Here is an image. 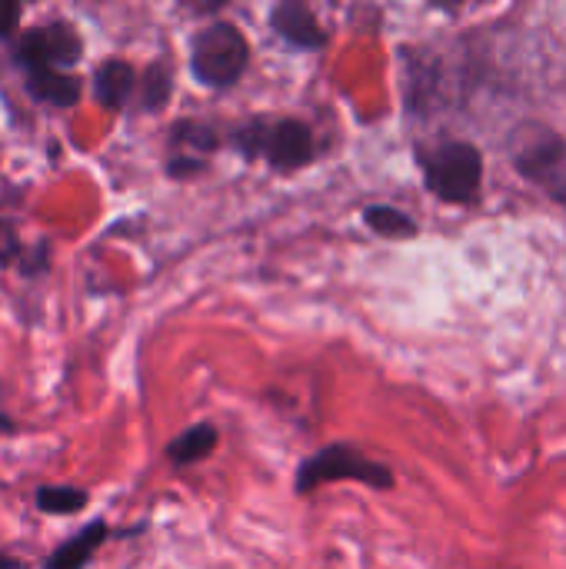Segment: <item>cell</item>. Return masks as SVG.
I'll return each instance as SVG.
<instances>
[{
    "label": "cell",
    "mask_w": 566,
    "mask_h": 569,
    "mask_svg": "<svg viewBox=\"0 0 566 569\" xmlns=\"http://www.w3.org/2000/svg\"><path fill=\"white\" fill-rule=\"evenodd\" d=\"M227 143L244 160H264L277 173H294L314 163V130L297 117H250L227 133Z\"/></svg>",
    "instance_id": "1"
},
{
    "label": "cell",
    "mask_w": 566,
    "mask_h": 569,
    "mask_svg": "<svg viewBox=\"0 0 566 569\" xmlns=\"http://www.w3.org/2000/svg\"><path fill=\"white\" fill-rule=\"evenodd\" d=\"M417 167L427 193L450 207H470L484 193V153L470 140H440L417 147Z\"/></svg>",
    "instance_id": "2"
},
{
    "label": "cell",
    "mask_w": 566,
    "mask_h": 569,
    "mask_svg": "<svg viewBox=\"0 0 566 569\" xmlns=\"http://www.w3.org/2000/svg\"><path fill=\"white\" fill-rule=\"evenodd\" d=\"M507 153L514 170L540 187L554 203L566 207V140L540 120H524L510 130Z\"/></svg>",
    "instance_id": "3"
},
{
    "label": "cell",
    "mask_w": 566,
    "mask_h": 569,
    "mask_svg": "<svg viewBox=\"0 0 566 569\" xmlns=\"http://www.w3.org/2000/svg\"><path fill=\"white\" fill-rule=\"evenodd\" d=\"M250 63V40L230 20H210L190 37V73L207 90H230Z\"/></svg>",
    "instance_id": "4"
},
{
    "label": "cell",
    "mask_w": 566,
    "mask_h": 569,
    "mask_svg": "<svg viewBox=\"0 0 566 569\" xmlns=\"http://www.w3.org/2000/svg\"><path fill=\"white\" fill-rule=\"evenodd\" d=\"M340 480L364 483V487H370V490H394V487H397V477H394V470H390L384 460L367 457V453H364L360 447H354V443H330V447L310 453V457L297 467L294 493L310 497L314 490H320V487H327V483H340Z\"/></svg>",
    "instance_id": "5"
},
{
    "label": "cell",
    "mask_w": 566,
    "mask_h": 569,
    "mask_svg": "<svg viewBox=\"0 0 566 569\" xmlns=\"http://www.w3.org/2000/svg\"><path fill=\"white\" fill-rule=\"evenodd\" d=\"M83 57V37L73 20L53 17L47 23H37L17 37L13 47V63L30 73V70H63L73 73V67Z\"/></svg>",
    "instance_id": "6"
},
{
    "label": "cell",
    "mask_w": 566,
    "mask_h": 569,
    "mask_svg": "<svg viewBox=\"0 0 566 569\" xmlns=\"http://www.w3.org/2000/svg\"><path fill=\"white\" fill-rule=\"evenodd\" d=\"M224 137L217 130V123L210 120H197V117H183L170 127L167 133V177L170 180H193L200 173L210 170V157L220 150Z\"/></svg>",
    "instance_id": "7"
},
{
    "label": "cell",
    "mask_w": 566,
    "mask_h": 569,
    "mask_svg": "<svg viewBox=\"0 0 566 569\" xmlns=\"http://www.w3.org/2000/svg\"><path fill=\"white\" fill-rule=\"evenodd\" d=\"M270 27L297 50H320L327 43V30L320 27L317 13L304 0H280L270 10Z\"/></svg>",
    "instance_id": "8"
},
{
    "label": "cell",
    "mask_w": 566,
    "mask_h": 569,
    "mask_svg": "<svg viewBox=\"0 0 566 569\" xmlns=\"http://www.w3.org/2000/svg\"><path fill=\"white\" fill-rule=\"evenodd\" d=\"M137 83H140L137 70H133L127 60L110 57V60H103V63L97 67V73H93V97H97V103H100L103 110L117 113V110H123V107L137 97Z\"/></svg>",
    "instance_id": "9"
},
{
    "label": "cell",
    "mask_w": 566,
    "mask_h": 569,
    "mask_svg": "<svg viewBox=\"0 0 566 569\" xmlns=\"http://www.w3.org/2000/svg\"><path fill=\"white\" fill-rule=\"evenodd\" d=\"M23 87L33 103H47L57 110L77 107L83 97V80L77 73H63V70H30V73H23Z\"/></svg>",
    "instance_id": "10"
},
{
    "label": "cell",
    "mask_w": 566,
    "mask_h": 569,
    "mask_svg": "<svg viewBox=\"0 0 566 569\" xmlns=\"http://www.w3.org/2000/svg\"><path fill=\"white\" fill-rule=\"evenodd\" d=\"M110 540V523L107 520H93L83 530H77L70 540H63L50 557L43 569H87V563L93 560V553Z\"/></svg>",
    "instance_id": "11"
},
{
    "label": "cell",
    "mask_w": 566,
    "mask_h": 569,
    "mask_svg": "<svg viewBox=\"0 0 566 569\" xmlns=\"http://www.w3.org/2000/svg\"><path fill=\"white\" fill-rule=\"evenodd\" d=\"M217 443H220V430L214 423H193L183 433H177L163 453L173 467H193V463H203L217 450Z\"/></svg>",
    "instance_id": "12"
},
{
    "label": "cell",
    "mask_w": 566,
    "mask_h": 569,
    "mask_svg": "<svg viewBox=\"0 0 566 569\" xmlns=\"http://www.w3.org/2000/svg\"><path fill=\"white\" fill-rule=\"evenodd\" d=\"M360 217H364L367 230H374L377 237H387V240H414L420 233V223L407 210L390 207V203H367Z\"/></svg>",
    "instance_id": "13"
},
{
    "label": "cell",
    "mask_w": 566,
    "mask_h": 569,
    "mask_svg": "<svg viewBox=\"0 0 566 569\" xmlns=\"http://www.w3.org/2000/svg\"><path fill=\"white\" fill-rule=\"evenodd\" d=\"M173 97V70L167 60H153L137 83V110L140 113H160Z\"/></svg>",
    "instance_id": "14"
},
{
    "label": "cell",
    "mask_w": 566,
    "mask_h": 569,
    "mask_svg": "<svg viewBox=\"0 0 566 569\" xmlns=\"http://www.w3.org/2000/svg\"><path fill=\"white\" fill-rule=\"evenodd\" d=\"M33 503L47 517H70V513H80L83 507H90V493L83 487H70V483H47L33 493Z\"/></svg>",
    "instance_id": "15"
},
{
    "label": "cell",
    "mask_w": 566,
    "mask_h": 569,
    "mask_svg": "<svg viewBox=\"0 0 566 569\" xmlns=\"http://www.w3.org/2000/svg\"><path fill=\"white\" fill-rule=\"evenodd\" d=\"M17 270H20L27 280L43 277V273L50 270V240H40V243H33L30 250H23V257H20Z\"/></svg>",
    "instance_id": "16"
},
{
    "label": "cell",
    "mask_w": 566,
    "mask_h": 569,
    "mask_svg": "<svg viewBox=\"0 0 566 569\" xmlns=\"http://www.w3.org/2000/svg\"><path fill=\"white\" fill-rule=\"evenodd\" d=\"M23 250H27V247L20 243L13 220L0 217V267H17L20 257H23Z\"/></svg>",
    "instance_id": "17"
},
{
    "label": "cell",
    "mask_w": 566,
    "mask_h": 569,
    "mask_svg": "<svg viewBox=\"0 0 566 569\" xmlns=\"http://www.w3.org/2000/svg\"><path fill=\"white\" fill-rule=\"evenodd\" d=\"M23 20V7L17 0H0V40H10Z\"/></svg>",
    "instance_id": "18"
},
{
    "label": "cell",
    "mask_w": 566,
    "mask_h": 569,
    "mask_svg": "<svg viewBox=\"0 0 566 569\" xmlns=\"http://www.w3.org/2000/svg\"><path fill=\"white\" fill-rule=\"evenodd\" d=\"M17 433V423H13V417L0 407V437H13Z\"/></svg>",
    "instance_id": "19"
},
{
    "label": "cell",
    "mask_w": 566,
    "mask_h": 569,
    "mask_svg": "<svg viewBox=\"0 0 566 569\" xmlns=\"http://www.w3.org/2000/svg\"><path fill=\"white\" fill-rule=\"evenodd\" d=\"M0 569H23V563L13 560V557H7V553H0Z\"/></svg>",
    "instance_id": "20"
}]
</instances>
